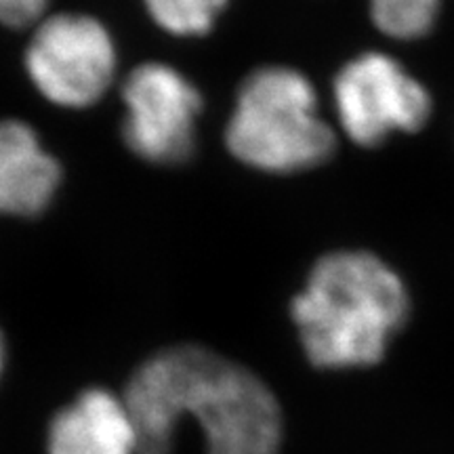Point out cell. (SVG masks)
Returning <instances> with one entry per match:
<instances>
[{
    "label": "cell",
    "instance_id": "obj_10",
    "mask_svg": "<svg viewBox=\"0 0 454 454\" xmlns=\"http://www.w3.org/2000/svg\"><path fill=\"white\" fill-rule=\"evenodd\" d=\"M230 0H144L147 13L175 36H204Z\"/></svg>",
    "mask_w": 454,
    "mask_h": 454
},
{
    "label": "cell",
    "instance_id": "obj_9",
    "mask_svg": "<svg viewBox=\"0 0 454 454\" xmlns=\"http://www.w3.org/2000/svg\"><path fill=\"white\" fill-rule=\"evenodd\" d=\"M442 0H368L372 24L394 41H419L434 30Z\"/></svg>",
    "mask_w": 454,
    "mask_h": 454
},
{
    "label": "cell",
    "instance_id": "obj_11",
    "mask_svg": "<svg viewBox=\"0 0 454 454\" xmlns=\"http://www.w3.org/2000/svg\"><path fill=\"white\" fill-rule=\"evenodd\" d=\"M49 0H0V24L26 27L38 24Z\"/></svg>",
    "mask_w": 454,
    "mask_h": 454
},
{
    "label": "cell",
    "instance_id": "obj_7",
    "mask_svg": "<svg viewBox=\"0 0 454 454\" xmlns=\"http://www.w3.org/2000/svg\"><path fill=\"white\" fill-rule=\"evenodd\" d=\"M61 167L30 124L0 121V213L36 217L53 200Z\"/></svg>",
    "mask_w": 454,
    "mask_h": 454
},
{
    "label": "cell",
    "instance_id": "obj_5",
    "mask_svg": "<svg viewBox=\"0 0 454 454\" xmlns=\"http://www.w3.org/2000/svg\"><path fill=\"white\" fill-rule=\"evenodd\" d=\"M24 64L44 99L82 110L98 104L110 90L116 74V47L95 17L57 13L38 21Z\"/></svg>",
    "mask_w": 454,
    "mask_h": 454
},
{
    "label": "cell",
    "instance_id": "obj_6",
    "mask_svg": "<svg viewBox=\"0 0 454 454\" xmlns=\"http://www.w3.org/2000/svg\"><path fill=\"white\" fill-rule=\"evenodd\" d=\"M122 139L135 156L152 164H181L196 150L202 95L179 70L147 61L122 82Z\"/></svg>",
    "mask_w": 454,
    "mask_h": 454
},
{
    "label": "cell",
    "instance_id": "obj_8",
    "mask_svg": "<svg viewBox=\"0 0 454 454\" xmlns=\"http://www.w3.org/2000/svg\"><path fill=\"white\" fill-rule=\"evenodd\" d=\"M137 431L122 397L89 389L51 421L49 454H137Z\"/></svg>",
    "mask_w": 454,
    "mask_h": 454
},
{
    "label": "cell",
    "instance_id": "obj_12",
    "mask_svg": "<svg viewBox=\"0 0 454 454\" xmlns=\"http://www.w3.org/2000/svg\"><path fill=\"white\" fill-rule=\"evenodd\" d=\"M3 362H4V348H3V337H0V371H3Z\"/></svg>",
    "mask_w": 454,
    "mask_h": 454
},
{
    "label": "cell",
    "instance_id": "obj_4",
    "mask_svg": "<svg viewBox=\"0 0 454 454\" xmlns=\"http://www.w3.org/2000/svg\"><path fill=\"white\" fill-rule=\"evenodd\" d=\"M339 129L362 147H377L395 133H417L431 116V95L395 57L379 51L354 57L333 82Z\"/></svg>",
    "mask_w": 454,
    "mask_h": 454
},
{
    "label": "cell",
    "instance_id": "obj_3",
    "mask_svg": "<svg viewBox=\"0 0 454 454\" xmlns=\"http://www.w3.org/2000/svg\"><path fill=\"white\" fill-rule=\"evenodd\" d=\"M225 144L247 167L291 175L331 160L337 135L320 114L314 84L303 72L265 66L238 89Z\"/></svg>",
    "mask_w": 454,
    "mask_h": 454
},
{
    "label": "cell",
    "instance_id": "obj_2",
    "mask_svg": "<svg viewBox=\"0 0 454 454\" xmlns=\"http://www.w3.org/2000/svg\"><path fill=\"white\" fill-rule=\"evenodd\" d=\"M408 309L404 280L368 251H334L317 259L291 303L305 354L320 368L377 364Z\"/></svg>",
    "mask_w": 454,
    "mask_h": 454
},
{
    "label": "cell",
    "instance_id": "obj_1",
    "mask_svg": "<svg viewBox=\"0 0 454 454\" xmlns=\"http://www.w3.org/2000/svg\"><path fill=\"white\" fill-rule=\"evenodd\" d=\"M137 431V454H168L181 414L194 417L208 454H278L282 412L257 374L198 345L152 356L122 394Z\"/></svg>",
    "mask_w": 454,
    "mask_h": 454
}]
</instances>
